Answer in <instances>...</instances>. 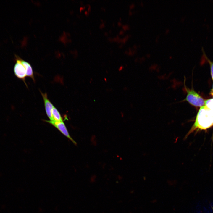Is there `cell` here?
I'll use <instances>...</instances> for the list:
<instances>
[{"instance_id": "cell-1", "label": "cell", "mask_w": 213, "mask_h": 213, "mask_svg": "<svg viewBox=\"0 0 213 213\" xmlns=\"http://www.w3.org/2000/svg\"><path fill=\"white\" fill-rule=\"evenodd\" d=\"M213 125V111L204 105L199 110L193 125L188 132L186 137L194 131L206 130Z\"/></svg>"}, {"instance_id": "cell-2", "label": "cell", "mask_w": 213, "mask_h": 213, "mask_svg": "<svg viewBox=\"0 0 213 213\" xmlns=\"http://www.w3.org/2000/svg\"><path fill=\"white\" fill-rule=\"evenodd\" d=\"M187 93L185 98L184 100L186 101L192 105L200 107L204 106L205 101L198 93L193 89L184 87Z\"/></svg>"}, {"instance_id": "cell-3", "label": "cell", "mask_w": 213, "mask_h": 213, "mask_svg": "<svg viewBox=\"0 0 213 213\" xmlns=\"http://www.w3.org/2000/svg\"><path fill=\"white\" fill-rule=\"evenodd\" d=\"M22 60L19 59H16V63L14 67V71L15 75L18 78L22 80L27 87L25 81V78L26 77V69L22 62Z\"/></svg>"}, {"instance_id": "cell-4", "label": "cell", "mask_w": 213, "mask_h": 213, "mask_svg": "<svg viewBox=\"0 0 213 213\" xmlns=\"http://www.w3.org/2000/svg\"><path fill=\"white\" fill-rule=\"evenodd\" d=\"M44 120L46 122L49 123L57 128L62 133L70 140L74 144H76V142L70 136L67 128L63 121H56L46 120Z\"/></svg>"}, {"instance_id": "cell-5", "label": "cell", "mask_w": 213, "mask_h": 213, "mask_svg": "<svg viewBox=\"0 0 213 213\" xmlns=\"http://www.w3.org/2000/svg\"><path fill=\"white\" fill-rule=\"evenodd\" d=\"M40 92L43 99L46 114L50 120L53 121L51 112L54 106L48 99L47 93H43L41 91Z\"/></svg>"}, {"instance_id": "cell-6", "label": "cell", "mask_w": 213, "mask_h": 213, "mask_svg": "<svg viewBox=\"0 0 213 213\" xmlns=\"http://www.w3.org/2000/svg\"><path fill=\"white\" fill-rule=\"evenodd\" d=\"M22 62L26 69V76L31 78L34 82L35 80L31 65L29 63L23 60H22Z\"/></svg>"}, {"instance_id": "cell-7", "label": "cell", "mask_w": 213, "mask_h": 213, "mask_svg": "<svg viewBox=\"0 0 213 213\" xmlns=\"http://www.w3.org/2000/svg\"><path fill=\"white\" fill-rule=\"evenodd\" d=\"M53 121H63L61 116L58 110L54 106L51 112Z\"/></svg>"}, {"instance_id": "cell-8", "label": "cell", "mask_w": 213, "mask_h": 213, "mask_svg": "<svg viewBox=\"0 0 213 213\" xmlns=\"http://www.w3.org/2000/svg\"><path fill=\"white\" fill-rule=\"evenodd\" d=\"M202 50L203 54L201 57V59L205 60V61L206 60V61L209 63L210 66L211 75L213 81V62L210 61L208 58L203 48H202Z\"/></svg>"}, {"instance_id": "cell-9", "label": "cell", "mask_w": 213, "mask_h": 213, "mask_svg": "<svg viewBox=\"0 0 213 213\" xmlns=\"http://www.w3.org/2000/svg\"><path fill=\"white\" fill-rule=\"evenodd\" d=\"M204 105L213 111V98L205 100Z\"/></svg>"}, {"instance_id": "cell-10", "label": "cell", "mask_w": 213, "mask_h": 213, "mask_svg": "<svg viewBox=\"0 0 213 213\" xmlns=\"http://www.w3.org/2000/svg\"><path fill=\"white\" fill-rule=\"evenodd\" d=\"M211 94L213 96V87L212 89L211 90Z\"/></svg>"}, {"instance_id": "cell-11", "label": "cell", "mask_w": 213, "mask_h": 213, "mask_svg": "<svg viewBox=\"0 0 213 213\" xmlns=\"http://www.w3.org/2000/svg\"><path fill=\"white\" fill-rule=\"evenodd\" d=\"M212 209H213V207H212Z\"/></svg>"}]
</instances>
